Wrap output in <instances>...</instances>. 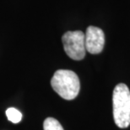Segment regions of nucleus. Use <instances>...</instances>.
Segmentation results:
<instances>
[{
    "instance_id": "nucleus-4",
    "label": "nucleus",
    "mask_w": 130,
    "mask_h": 130,
    "mask_svg": "<svg viewBox=\"0 0 130 130\" xmlns=\"http://www.w3.org/2000/svg\"><path fill=\"white\" fill-rule=\"evenodd\" d=\"M85 50L89 53L93 55L101 53L105 44L104 32L98 27L89 26L85 35Z\"/></svg>"
},
{
    "instance_id": "nucleus-6",
    "label": "nucleus",
    "mask_w": 130,
    "mask_h": 130,
    "mask_svg": "<svg viewBox=\"0 0 130 130\" xmlns=\"http://www.w3.org/2000/svg\"><path fill=\"white\" fill-rule=\"evenodd\" d=\"M6 116L8 120L12 122L13 123H18L21 121L22 114L19 110L14 108V107H9L6 110Z\"/></svg>"
},
{
    "instance_id": "nucleus-2",
    "label": "nucleus",
    "mask_w": 130,
    "mask_h": 130,
    "mask_svg": "<svg viewBox=\"0 0 130 130\" xmlns=\"http://www.w3.org/2000/svg\"><path fill=\"white\" fill-rule=\"evenodd\" d=\"M52 87L66 100H73L78 96L80 82L75 72L69 70H57L51 80Z\"/></svg>"
},
{
    "instance_id": "nucleus-5",
    "label": "nucleus",
    "mask_w": 130,
    "mask_h": 130,
    "mask_svg": "<svg viewBox=\"0 0 130 130\" xmlns=\"http://www.w3.org/2000/svg\"><path fill=\"white\" fill-rule=\"evenodd\" d=\"M43 128L44 130H63L59 122L53 118H46L43 123Z\"/></svg>"
},
{
    "instance_id": "nucleus-1",
    "label": "nucleus",
    "mask_w": 130,
    "mask_h": 130,
    "mask_svg": "<svg viewBox=\"0 0 130 130\" xmlns=\"http://www.w3.org/2000/svg\"><path fill=\"white\" fill-rule=\"evenodd\" d=\"M113 118L115 123L121 128L130 125V91L124 83L117 85L112 95Z\"/></svg>"
},
{
    "instance_id": "nucleus-3",
    "label": "nucleus",
    "mask_w": 130,
    "mask_h": 130,
    "mask_svg": "<svg viewBox=\"0 0 130 130\" xmlns=\"http://www.w3.org/2000/svg\"><path fill=\"white\" fill-rule=\"evenodd\" d=\"M63 48L71 59L80 60L85 56V34L80 30L68 31L62 37Z\"/></svg>"
}]
</instances>
